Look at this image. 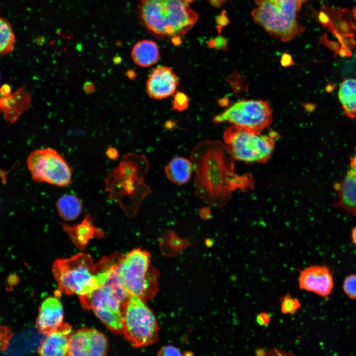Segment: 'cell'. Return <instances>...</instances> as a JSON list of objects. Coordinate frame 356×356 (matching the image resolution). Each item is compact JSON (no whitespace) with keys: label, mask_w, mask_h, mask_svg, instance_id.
I'll list each match as a JSON object with an SVG mask.
<instances>
[{"label":"cell","mask_w":356,"mask_h":356,"mask_svg":"<svg viewBox=\"0 0 356 356\" xmlns=\"http://www.w3.org/2000/svg\"><path fill=\"white\" fill-rule=\"evenodd\" d=\"M117 267L112 269L105 282L90 294L80 297L81 304L115 334H122L123 307L129 295L120 283Z\"/></svg>","instance_id":"cell-5"},{"label":"cell","mask_w":356,"mask_h":356,"mask_svg":"<svg viewBox=\"0 0 356 356\" xmlns=\"http://www.w3.org/2000/svg\"><path fill=\"white\" fill-rule=\"evenodd\" d=\"M193 170V166L190 159L183 157L173 158L164 168L167 178L177 185L187 183L191 177Z\"/></svg>","instance_id":"cell-19"},{"label":"cell","mask_w":356,"mask_h":356,"mask_svg":"<svg viewBox=\"0 0 356 356\" xmlns=\"http://www.w3.org/2000/svg\"><path fill=\"white\" fill-rule=\"evenodd\" d=\"M350 166L356 168V145L354 148V154L350 158Z\"/></svg>","instance_id":"cell-33"},{"label":"cell","mask_w":356,"mask_h":356,"mask_svg":"<svg viewBox=\"0 0 356 356\" xmlns=\"http://www.w3.org/2000/svg\"><path fill=\"white\" fill-rule=\"evenodd\" d=\"M157 320L145 302L129 295L123 307L122 334L135 348L155 343L158 339Z\"/></svg>","instance_id":"cell-8"},{"label":"cell","mask_w":356,"mask_h":356,"mask_svg":"<svg viewBox=\"0 0 356 356\" xmlns=\"http://www.w3.org/2000/svg\"><path fill=\"white\" fill-rule=\"evenodd\" d=\"M14 333L10 328L0 324V351L4 353L8 348Z\"/></svg>","instance_id":"cell-26"},{"label":"cell","mask_w":356,"mask_h":356,"mask_svg":"<svg viewBox=\"0 0 356 356\" xmlns=\"http://www.w3.org/2000/svg\"><path fill=\"white\" fill-rule=\"evenodd\" d=\"M256 356H296L293 354L284 352L277 349H259L256 352Z\"/></svg>","instance_id":"cell-28"},{"label":"cell","mask_w":356,"mask_h":356,"mask_svg":"<svg viewBox=\"0 0 356 356\" xmlns=\"http://www.w3.org/2000/svg\"><path fill=\"white\" fill-rule=\"evenodd\" d=\"M225 146L232 158L245 163L262 162L273 153V137L232 126L223 134Z\"/></svg>","instance_id":"cell-9"},{"label":"cell","mask_w":356,"mask_h":356,"mask_svg":"<svg viewBox=\"0 0 356 356\" xmlns=\"http://www.w3.org/2000/svg\"><path fill=\"white\" fill-rule=\"evenodd\" d=\"M131 55L134 62L138 66L148 67L158 61L159 50L155 42L144 40L135 44L132 49Z\"/></svg>","instance_id":"cell-20"},{"label":"cell","mask_w":356,"mask_h":356,"mask_svg":"<svg viewBox=\"0 0 356 356\" xmlns=\"http://www.w3.org/2000/svg\"><path fill=\"white\" fill-rule=\"evenodd\" d=\"M27 163L32 178L37 182L62 187L72 182L71 168L64 157L52 148L32 151L28 157Z\"/></svg>","instance_id":"cell-10"},{"label":"cell","mask_w":356,"mask_h":356,"mask_svg":"<svg viewBox=\"0 0 356 356\" xmlns=\"http://www.w3.org/2000/svg\"><path fill=\"white\" fill-rule=\"evenodd\" d=\"M334 187L336 207L349 215L356 216V168L350 166L344 177Z\"/></svg>","instance_id":"cell-16"},{"label":"cell","mask_w":356,"mask_h":356,"mask_svg":"<svg viewBox=\"0 0 356 356\" xmlns=\"http://www.w3.org/2000/svg\"><path fill=\"white\" fill-rule=\"evenodd\" d=\"M119 60H121V59H120L119 57H115L113 59V61L115 63H119L120 62Z\"/></svg>","instance_id":"cell-37"},{"label":"cell","mask_w":356,"mask_h":356,"mask_svg":"<svg viewBox=\"0 0 356 356\" xmlns=\"http://www.w3.org/2000/svg\"><path fill=\"white\" fill-rule=\"evenodd\" d=\"M106 155L110 159H116L119 156L117 150L113 147H109L106 151Z\"/></svg>","instance_id":"cell-31"},{"label":"cell","mask_w":356,"mask_h":356,"mask_svg":"<svg viewBox=\"0 0 356 356\" xmlns=\"http://www.w3.org/2000/svg\"><path fill=\"white\" fill-rule=\"evenodd\" d=\"M343 290L349 298L356 300V274H351L345 278Z\"/></svg>","instance_id":"cell-25"},{"label":"cell","mask_w":356,"mask_h":356,"mask_svg":"<svg viewBox=\"0 0 356 356\" xmlns=\"http://www.w3.org/2000/svg\"><path fill=\"white\" fill-rule=\"evenodd\" d=\"M351 239L353 243L356 247V225L352 229Z\"/></svg>","instance_id":"cell-34"},{"label":"cell","mask_w":356,"mask_h":356,"mask_svg":"<svg viewBox=\"0 0 356 356\" xmlns=\"http://www.w3.org/2000/svg\"><path fill=\"white\" fill-rule=\"evenodd\" d=\"M299 300L289 294L283 296L281 300V311L284 314H293L301 308Z\"/></svg>","instance_id":"cell-24"},{"label":"cell","mask_w":356,"mask_h":356,"mask_svg":"<svg viewBox=\"0 0 356 356\" xmlns=\"http://www.w3.org/2000/svg\"><path fill=\"white\" fill-rule=\"evenodd\" d=\"M71 326L63 323L59 328L47 335L41 342L38 352L40 356H68Z\"/></svg>","instance_id":"cell-17"},{"label":"cell","mask_w":356,"mask_h":356,"mask_svg":"<svg viewBox=\"0 0 356 356\" xmlns=\"http://www.w3.org/2000/svg\"><path fill=\"white\" fill-rule=\"evenodd\" d=\"M108 341L95 329L83 328L72 332L68 356H106Z\"/></svg>","instance_id":"cell-12"},{"label":"cell","mask_w":356,"mask_h":356,"mask_svg":"<svg viewBox=\"0 0 356 356\" xmlns=\"http://www.w3.org/2000/svg\"><path fill=\"white\" fill-rule=\"evenodd\" d=\"M338 98L345 115L350 118L356 117V80L346 79L341 84Z\"/></svg>","instance_id":"cell-21"},{"label":"cell","mask_w":356,"mask_h":356,"mask_svg":"<svg viewBox=\"0 0 356 356\" xmlns=\"http://www.w3.org/2000/svg\"><path fill=\"white\" fill-rule=\"evenodd\" d=\"M64 313L62 304L55 297L45 299L41 305L36 319V327L44 335L56 330L63 323Z\"/></svg>","instance_id":"cell-15"},{"label":"cell","mask_w":356,"mask_h":356,"mask_svg":"<svg viewBox=\"0 0 356 356\" xmlns=\"http://www.w3.org/2000/svg\"><path fill=\"white\" fill-rule=\"evenodd\" d=\"M15 36L10 24L0 17V55H5L13 50Z\"/></svg>","instance_id":"cell-23"},{"label":"cell","mask_w":356,"mask_h":356,"mask_svg":"<svg viewBox=\"0 0 356 356\" xmlns=\"http://www.w3.org/2000/svg\"><path fill=\"white\" fill-rule=\"evenodd\" d=\"M352 17L356 22V4L354 6L352 11Z\"/></svg>","instance_id":"cell-36"},{"label":"cell","mask_w":356,"mask_h":356,"mask_svg":"<svg viewBox=\"0 0 356 356\" xmlns=\"http://www.w3.org/2000/svg\"><path fill=\"white\" fill-rule=\"evenodd\" d=\"M138 13L148 32L158 38H171L175 44L181 42L198 17L187 0H141Z\"/></svg>","instance_id":"cell-3"},{"label":"cell","mask_w":356,"mask_h":356,"mask_svg":"<svg viewBox=\"0 0 356 356\" xmlns=\"http://www.w3.org/2000/svg\"><path fill=\"white\" fill-rule=\"evenodd\" d=\"M59 293L88 295L99 287L96 264L87 254L79 253L67 259H58L52 266Z\"/></svg>","instance_id":"cell-6"},{"label":"cell","mask_w":356,"mask_h":356,"mask_svg":"<svg viewBox=\"0 0 356 356\" xmlns=\"http://www.w3.org/2000/svg\"><path fill=\"white\" fill-rule=\"evenodd\" d=\"M298 280L300 289L324 298L331 294L334 285L330 269L324 266L313 265L304 268L301 271Z\"/></svg>","instance_id":"cell-13"},{"label":"cell","mask_w":356,"mask_h":356,"mask_svg":"<svg viewBox=\"0 0 356 356\" xmlns=\"http://www.w3.org/2000/svg\"><path fill=\"white\" fill-rule=\"evenodd\" d=\"M84 89L86 92L91 93L93 91L94 88L92 84L88 82L84 85Z\"/></svg>","instance_id":"cell-32"},{"label":"cell","mask_w":356,"mask_h":356,"mask_svg":"<svg viewBox=\"0 0 356 356\" xmlns=\"http://www.w3.org/2000/svg\"><path fill=\"white\" fill-rule=\"evenodd\" d=\"M307 0H254L256 7L251 15L254 22L270 36L288 42L305 30L298 16Z\"/></svg>","instance_id":"cell-4"},{"label":"cell","mask_w":356,"mask_h":356,"mask_svg":"<svg viewBox=\"0 0 356 356\" xmlns=\"http://www.w3.org/2000/svg\"><path fill=\"white\" fill-rule=\"evenodd\" d=\"M189 99L187 96L182 92L175 94L173 100V109L178 111L185 110L188 107Z\"/></svg>","instance_id":"cell-27"},{"label":"cell","mask_w":356,"mask_h":356,"mask_svg":"<svg viewBox=\"0 0 356 356\" xmlns=\"http://www.w3.org/2000/svg\"><path fill=\"white\" fill-rule=\"evenodd\" d=\"M178 85V77L172 69L159 66L150 73L146 82V91L151 98L162 99L173 95Z\"/></svg>","instance_id":"cell-14"},{"label":"cell","mask_w":356,"mask_h":356,"mask_svg":"<svg viewBox=\"0 0 356 356\" xmlns=\"http://www.w3.org/2000/svg\"><path fill=\"white\" fill-rule=\"evenodd\" d=\"M272 112L268 102L243 99L234 103L213 119L215 124L228 122L233 126L261 132L269 126Z\"/></svg>","instance_id":"cell-11"},{"label":"cell","mask_w":356,"mask_h":356,"mask_svg":"<svg viewBox=\"0 0 356 356\" xmlns=\"http://www.w3.org/2000/svg\"></svg>","instance_id":"cell-38"},{"label":"cell","mask_w":356,"mask_h":356,"mask_svg":"<svg viewBox=\"0 0 356 356\" xmlns=\"http://www.w3.org/2000/svg\"><path fill=\"white\" fill-rule=\"evenodd\" d=\"M156 356H183L179 349L173 345L162 347L158 352Z\"/></svg>","instance_id":"cell-29"},{"label":"cell","mask_w":356,"mask_h":356,"mask_svg":"<svg viewBox=\"0 0 356 356\" xmlns=\"http://www.w3.org/2000/svg\"><path fill=\"white\" fill-rule=\"evenodd\" d=\"M93 220L94 218L89 214H86L80 223L71 226L63 223L61 224L75 244L83 248L92 237L102 236V230L93 225Z\"/></svg>","instance_id":"cell-18"},{"label":"cell","mask_w":356,"mask_h":356,"mask_svg":"<svg viewBox=\"0 0 356 356\" xmlns=\"http://www.w3.org/2000/svg\"><path fill=\"white\" fill-rule=\"evenodd\" d=\"M56 208L60 217L65 221L77 219L83 209L81 199L72 194H65L59 197L56 202Z\"/></svg>","instance_id":"cell-22"},{"label":"cell","mask_w":356,"mask_h":356,"mask_svg":"<svg viewBox=\"0 0 356 356\" xmlns=\"http://www.w3.org/2000/svg\"><path fill=\"white\" fill-rule=\"evenodd\" d=\"M127 76L130 78V79H133L134 78L135 74L134 71L133 70H129L127 72Z\"/></svg>","instance_id":"cell-35"},{"label":"cell","mask_w":356,"mask_h":356,"mask_svg":"<svg viewBox=\"0 0 356 356\" xmlns=\"http://www.w3.org/2000/svg\"><path fill=\"white\" fill-rule=\"evenodd\" d=\"M117 270L119 280L129 295L146 302L157 292V273L147 251L140 249L131 251L122 257Z\"/></svg>","instance_id":"cell-7"},{"label":"cell","mask_w":356,"mask_h":356,"mask_svg":"<svg viewBox=\"0 0 356 356\" xmlns=\"http://www.w3.org/2000/svg\"><path fill=\"white\" fill-rule=\"evenodd\" d=\"M231 158L225 145L217 140L201 141L191 151L195 194L212 206L223 205L240 185L241 179L233 172Z\"/></svg>","instance_id":"cell-1"},{"label":"cell","mask_w":356,"mask_h":356,"mask_svg":"<svg viewBox=\"0 0 356 356\" xmlns=\"http://www.w3.org/2000/svg\"><path fill=\"white\" fill-rule=\"evenodd\" d=\"M270 321L269 314L265 312L259 313L256 317V321L261 326H266L269 324Z\"/></svg>","instance_id":"cell-30"},{"label":"cell","mask_w":356,"mask_h":356,"mask_svg":"<svg viewBox=\"0 0 356 356\" xmlns=\"http://www.w3.org/2000/svg\"><path fill=\"white\" fill-rule=\"evenodd\" d=\"M149 169L147 158L129 153L104 179L107 197L116 203L128 217H134L146 197L152 193L145 183Z\"/></svg>","instance_id":"cell-2"}]
</instances>
